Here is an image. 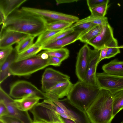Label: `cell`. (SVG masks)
Returning <instances> with one entry per match:
<instances>
[{
    "label": "cell",
    "instance_id": "6da1fadb",
    "mask_svg": "<svg viewBox=\"0 0 123 123\" xmlns=\"http://www.w3.org/2000/svg\"><path fill=\"white\" fill-rule=\"evenodd\" d=\"M48 23L43 17L18 9L7 17L1 31H16L36 37L47 31Z\"/></svg>",
    "mask_w": 123,
    "mask_h": 123
},
{
    "label": "cell",
    "instance_id": "7a4b0ae2",
    "mask_svg": "<svg viewBox=\"0 0 123 123\" xmlns=\"http://www.w3.org/2000/svg\"><path fill=\"white\" fill-rule=\"evenodd\" d=\"M113 95L101 89L97 97L86 111L91 123H111L113 115Z\"/></svg>",
    "mask_w": 123,
    "mask_h": 123
},
{
    "label": "cell",
    "instance_id": "3957f363",
    "mask_svg": "<svg viewBox=\"0 0 123 123\" xmlns=\"http://www.w3.org/2000/svg\"><path fill=\"white\" fill-rule=\"evenodd\" d=\"M42 105L54 112L61 117L76 123H91L86 112L72 104L67 98L52 101L44 100Z\"/></svg>",
    "mask_w": 123,
    "mask_h": 123
},
{
    "label": "cell",
    "instance_id": "277c9868",
    "mask_svg": "<svg viewBox=\"0 0 123 123\" xmlns=\"http://www.w3.org/2000/svg\"><path fill=\"white\" fill-rule=\"evenodd\" d=\"M100 89L79 80L73 84L67 98L73 105L86 112L98 94Z\"/></svg>",
    "mask_w": 123,
    "mask_h": 123
},
{
    "label": "cell",
    "instance_id": "5b68a950",
    "mask_svg": "<svg viewBox=\"0 0 123 123\" xmlns=\"http://www.w3.org/2000/svg\"><path fill=\"white\" fill-rule=\"evenodd\" d=\"M49 66L48 59H43L38 54L27 59L14 62L10 67L9 72L10 75L28 76Z\"/></svg>",
    "mask_w": 123,
    "mask_h": 123
},
{
    "label": "cell",
    "instance_id": "8992f818",
    "mask_svg": "<svg viewBox=\"0 0 123 123\" xmlns=\"http://www.w3.org/2000/svg\"><path fill=\"white\" fill-rule=\"evenodd\" d=\"M9 95L15 99L35 96L41 99H48L45 92L41 91L31 82L24 80L18 81L12 84Z\"/></svg>",
    "mask_w": 123,
    "mask_h": 123
},
{
    "label": "cell",
    "instance_id": "52a82bcc",
    "mask_svg": "<svg viewBox=\"0 0 123 123\" xmlns=\"http://www.w3.org/2000/svg\"><path fill=\"white\" fill-rule=\"evenodd\" d=\"M96 79L98 86L109 91L112 95L123 90V75H111L103 72L96 73Z\"/></svg>",
    "mask_w": 123,
    "mask_h": 123
},
{
    "label": "cell",
    "instance_id": "ba28073f",
    "mask_svg": "<svg viewBox=\"0 0 123 123\" xmlns=\"http://www.w3.org/2000/svg\"><path fill=\"white\" fill-rule=\"evenodd\" d=\"M70 80V77L51 68H48L45 70L41 79V88L46 92L58 83Z\"/></svg>",
    "mask_w": 123,
    "mask_h": 123
},
{
    "label": "cell",
    "instance_id": "9c48e42d",
    "mask_svg": "<svg viewBox=\"0 0 123 123\" xmlns=\"http://www.w3.org/2000/svg\"><path fill=\"white\" fill-rule=\"evenodd\" d=\"M0 99L2 100L6 106L9 115L16 118L23 123H31L33 121L28 111H23L15 105L14 99L0 87Z\"/></svg>",
    "mask_w": 123,
    "mask_h": 123
},
{
    "label": "cell",
    "instance_id": "30bf717a",
    "mask_svg": "<svg viewBox=\"0 0 123 123\" xmlns=\"http://www.w3.org/2000/svg\"><path fill=\"white\" fill-rule=\"evenodd\" d=\"M23 10L56 21H61L75 23L80 19L76 16L49 10L26 7H23Z\"/></svg>",
    "mask_w": 123,
    "mask_h": 123
},
{
    "label": "cell",
    "instance_id": "8fae6325",
    "mask_svg": "<svg viewBox=\"0 0 123 123\" xmlns=\"http://www.w3.org/2000/svg\"><path fill=\"white\" fill-rule=\"evenodd\" d=\"M91 50L88 44L86 43L77 53L75 65V73L80 81L84 82Z\"/></svg>",
    "mask_w": 123,
    "mask_h": 123
},
{
    "label": "cell",
    "instance_id": "7c38bea8",
    "mask_svg": "<svg viewBox=\"0 0 123 123\" xmlns=\"http://www.w3.org/2000/svg\"><path fill=\"white\" fill-rule=\"evenodd\" d=\"M114 38L113 29L109 24L103 26L100 33L86 43L92 46L94 49L101 50L107 47Z\"/></svg>",
    "mask_w": 123,
    "mask_h": 123
},
{
    "label": "cell",
    "instance_id": "4fadbf2b",
    "mask_svg": "<svg viewBox=\"0 0 123 123\" xmlns=\"http://www.w3.org/2000/svg\"><path fill=\"white\" fill-rule=\"evenodd\" d=\"M30 111L33 116V121L51 123L60 121L58 114L38 103Z\"/></svg>",
    "mask_w": 123,
    "mask_h": 123
},
{
    "label": "cell",
    "instance_id": "5bb4252c",
    "mask_svg": "<svg viewBox=\"0 0 123 123\" xmlns=\"http://www.w3.org/2000/svg\"><path fill=\"white\" fill-rule=\"evenodd\" d=\"M100 52V50L92 49L89 64L83 82L88 85L98 86L96 81V75Z\"/></svg>",
    "mask_w": 123,
    "mask_h": 123
},
{
    "label": "cell",
    "instance_id": "9a60e30c",
    "mask_svg": "<svg viewBox=\"0 0 123 123\" xmlns=\"http://www.w3.org/2000/svg\"><path fill=\"white\" fill-rule=\"evenodd\" d=\"M28 35L23 33L12 31H1L0 49H2L18 43Z\"/></svg>",
    "mask_w": 123,
    "mask_h": 123
},
{
    "label": "cell",
    "instance_id": "2e32d148",
    "mask_svg": "<svg viewBox=\"0 0 123 123\" xmlns=\"http://www.w3.org/2000/svg\"><path fill=\"white\" fill-rule=\"evenodd\" d=\"M83 35L82 32L74 31L71 34L58 40L42 46V50H47L63 48L79 40Z\"/></svg>",
    "mask_w": 123,
    "mask_h": 123
},
{
    "label": "cell",
    "instance_id": "e0dca14e",
    "mask_svg": "<svg viewBox=\"0 0 123 123\" xmlns=\"http://www.w3.org/2000/svg\"><path fill=\"white\" fill-rule=\"evenodd\" d=\"M27 0H0V24L3 25L7 17Z\"/></svg>",
    "mask_w": 123,
    "mask_h": 123
},
{
    "label": "cell",
    "instance_id": "ac0fdd59",
    "mask_svg": "<svg viewBox=\"0 0 123 123\" xmlns=\"http://www.w3.org/2000/svg\"><path fill=\"white\" fill-rule=\"evenodd\" d=\"M40 99V98L37 97H27L14 99V104L20 110L23 111H28L39 103Z\"/></svg>",
    "mask_w": 123,
    "mask_h": 123
},
{
    "label": "cell",
    "instance_id": "d6986e66",
    "mask_svg": "<svg viewBox=\"0 0 123 123\" xmlns=\"http://www.w3.org/2000/svg\"><path fill=\"white\" fill-rule=\"evenodd\" d=\"M102 69L104 72L108 74L123 75V61H120L117 59H115L104 64Z\"/></svg>",
    "mask_w": 123,
    "mask_h": 123
},
{
    "label": "cell",
    "instance_id": "ffe728a7",
    "mask_svg": "<svg viewBox=\"0 0 123 123\" xmlns=\"http://www.w3.org/2000/svg\"><path fill=\"white\" fill-rule=\"evenodd\" d=\"M70 80L59 82L51 88L48 91L55 95L59 98L67 96L73 86Z\"/></svg>",
    "mask_w": 123,
    "mask_h": 123
},
{
    "label": "cell",
    "instance_id": "44dd1931",
    "mask_svg": "<svg viewBox=\"0 0 123 123\" xmlns=\"http://www.w3.org/2000/svg\"><path fill=\"white\" fill-rule=\"evenodd\" d=\"M17 55L15 50H13L4 63L0 66V84L10 75L9 72L10 68L12 63L15 61Z\"/></svg>",
    "mask_w": 123,
    "mask_h": 123
},
{
    "label": "cell",
    "instance_id": "7402d4cb",
    "mask_svg": "<svg viewBox=\"0 0 123 123\" xmlns=\"http://www.w3.org/2000/svg\"><path fill=\"white\" fill-rule=\"evenodd\" d=\"M42 50V46L35 43L27 50L19 54H17L15 62H17L32 57L37 55V54Z\"/></svg>",
    "mask_w": 123,
    "mask_h": 123
},
{
    "label": "cell",
    "instance_id": "603a6c76",
    "mask_svg": "<svg viewBox=\"0 0 123 123\" xmlns=\"http://www.w3.org/2000/svg\"><path fill=\"white\" fill-rule=\"evenodd\" d=\"M87 23H91L96 25L103 26H106L109 24L107 17H98L91 15L87 17L79 20L72 26H75L81 24Z\"/></svg>",
    "mask_w": 123,
    "mask_h": 123
},
{
    "label": "cell",
    "instance_id": "cb8c5ba5",
    "mask_svg": "<svg viewBox=\"0 0 123 123\" xmlns=\"http://www.w3.org/2000/svg\"><path fill=\"white\" fill-rule=\"evenodd\" d=\"M35 37L28 35L18 43L15 50L17 54H19L27 50L34 44L33 41Z\"/></svg>",
    "mask_w": 123,
    "mask_h": 123
},
{
    "label": "cell",
    "instance_id": "d4e9b609",
    "mask_svg": "<svg viewBox=\"0 0 123 123\" xmlns=\"http://www.w3.org/2000/svg\"><path fill=\"white\" fill-rule=\"evenodd\" d=\"M113 115L114 117L119 112L123 109V90L113 95Z\"/></svg>",
    "mask_w": 123,
    "mask_h": 123
},
{
    "label": "cell",
    "instance_id": "484cf974",
    "mask_svg": "<svg viewBox=\"0 0 123 123\" xmlns=\"http://www.w3.org/2000/svg\"><path fill=\"white\" fill-rule=\"evenodd\" d=\"M43 52L47 53L49 56L58 58L62 61L67 59L69 55V51L66 48L45 50Z\"/></svg>",
    "mask_w": 123,
    "mask_h": 123
},
{
    "label": "cell",
    "instance_id": "4316f807",
    "mask_svg": "<svg viewBox=\"0 0 123 123\" xmlns=\"http://www.w3.org/2000/svg\"><path fill=\"white\" fill-rule=\"evenodd\" d=\"M73 23L61 21H55L48 23L46 27L47 31L63 30L70 27Z\"/></svg>",
    "mask_w": 123,
    "mask_h": 123
},
{
    "label": "cell",
    "instance_id": "83f0119b",
    "mask_svg": "<svg viewBox=\"0 0 123 123\" xmlns=\"http://www.w3.org/2000/svg\"><path fill=\"white\" fill-rule=\"evenodd\" d=\"M103 26L96 25L79 39L81 42L86 43L90 41L99 35L101 32Z\"/></svg>",
    "mask_w": 123,
    "mask_h": 123
},
{
    "label": "cell",
    "instance_id": "f1b7e54d",
    "mask_svg": "<svg viewBox=\"0 0 123 123\" xmlns=\"http://www.w3.org/2000/svg\"><path fill=\"white\" fill-rule=\"evenodd\" d=\"M109 2V0L95 7L89 8L91 15L100 17H105L109 7V5H108Z\"/></svg>",
    "mask_w": 123,
    "mask_h": 123
},
{
    "label": "cell",
    "instance_id": "f546056e",
    "mask_svg": "<svg viewBox=\"0 0 123 123\" xmlns=\"http://www.w3.org/2000/svg\"><path fill=\"white\" fill-rule=\"evenodd\" d=\"M64 30L56 31L47 30L39 36L35 43L42 46L48 40Z\"/></svg>",
    "mask_w": 123,
    "mask_h": 123
},
{
    "label": "cell",
    "instance_id": "4dcf8cb0",
    "mask_svg": "<svg viewBox=\"0 0 123 123\" xmlns=\"http://www.w3.org/2000/svg\"><path fill=\"white\" fill-rule=\"evenodd\" d=\"M108 50L105 59H109L114 57L120 53V47L118 46V42L114 38L107 46Z\"/></svg>",
    "mask_w": 123,
    "mask_h": 123
},
{
    "label": "cell",
    "instance_id": "1f68e13d",
    "mask_svg": "<svg viewBox=\"0 0 123 123\" xmlns=\"http://www.w3.org/2000/svg\"><path fill=\"white\" fill-rule=\"evenodd\" d=\"M74 31L73 29L71 27L67 28L48 40L42 46L45 45L58 40L69 35Z\"/></svg>",
    "mask_w": 123,
    "mask_h": 123
},
{
    "label": "cell",
    "instance_id": "d6a6232c",
    "mask_svg": "<svg viewBox=\"0 0 123 123\" xmlns=\"http://www.w3.org/2000/svg\"><path fill=\"white\" fill-rule=\"evenodd\" d=\"M96 25L93 24L87 23L81 24L75 26H71L74 31H80L83 32L84 35Z\"/></svg>",
    "mask_w": 123,
    "mask_h": 123
},
{
    "label": "cell",
    "instance_id": "836d02e7",
    "mask_svg": "<svg viewBox=\"0 0 123 123\" xmlns=\"http://www.w3.org/2000/svg\"><path fill=\"white\" fill-rule=\"evenodd\" d=\"M13 50L12 46L0 50V66L5 61Z\"/></svg>",
    "mask_w": 123,
    "mask_h": 123
},
{
    "label": "cell",
    "instance_id": "e575fe53",
    "mask_svg": "<svg viewBox=\"0 0 123 123\" xmlns=\"http://www.w3.org/2000/svg\"><path fill=\"white\" fill-rule=\"evenodd\" d=\"M0 119L5 123H23L18 119L9 115H6L0 117Z\"/></svg>",
    "mask_w": 123,
    "mask_h": 123
},
{
    "label": "cell",
    "instance_id": "d590c367",
    "mask_svg": "<svg viewBox=\"0 0 123 123\" xmlns=\"http://www.w3.org/2000/svg\"><path fill=\"white\" fill-rule=\"evenodd\" d=\"M109 0H87V3L89 8H92L106 2Z\"/></svg>",
    "mask_w": 123,
    "mask_h": 123
},
{
    "label": "cell",
    "instance_id": "8d00e7d4",
    "mask_svg": "<svg viewBox=\"0 0 123 123\" xmlns=\"http://www.w3.org/2000/svg\"><path fill=\"white\" fill-rule=\"evenodd\" d=\"M48 61L49 65H51L55 67L60 66L63 61L60 59L53 56H49Z\"/></svg>",
    "mask_w": 123,
    "mask_h": 123
},
{
    "label": "cell",
    "instance_id": "74e56055",
    "mask_svg": "<svg viewBox=\"0 0 123 123\" xmlns=\"http://www.w3.org/2000/svg\"><path fill=\"white\" fill-rule=\"evenodd\" d=\"M8 115V111L6 106L3 101L0 99V117Z\"/></svg>",
    "mask_w": 123,
    "mask_h": 123
},
{
    "label": "cell",
    "instance_id": "f35d334b",
    "mask_svg": "<svg viewBox=\"0 0 123 123\" xmlns=\"http://www.w3.org/2000/svg\"><path fill=\"white\" fill-rule=\"evenodd\" d=\"M108 47H104L100 50L99 57L98 63H99L103 59H105L108 50Z\"/></svg>",
    "mask_w": 123,
    "mask_h": 123
},
{
    "label": "cell",
    "instance_id": "ab89813d",
    "mask_svg": "<svg viewBox=\"0 0 123 123\" xmlns=\"http://www.w3.org/2000/svg\"><path fill=\"white\" fill-rule=\"evenodd\" d=\"M79 1L77 0H56V2L58 4L64 3H69L76 2Z\"/></svg>",
    "mask_w": 123,
    "mask_h": 123
},
{
    "label": "cell",
    "instance_id": "60d3db41",
    "mask_svg": "<svg viewBox=\"0 0 123 123\" xmlns=\"http://www.w3.org/2000/svg\"><path fill=\"white\" fill-rule=\"evenodd\" d=\"M59 119L60 121L63 123H76L73 121L62 117L59 115Z\"/></svg>",
    "mask_w": 123,
    "mask_h": 123
},
{
    "label": "cell",
    "instance_id": "b9f144b4",
    "mask_svg": "<svg viewBox=\"0 0 123 123\" xmlns=\"http://www.w3.org/2000/svg\"><path fill=\"white\" fill-rule=\"evenodd\" d=\"M40 56L41 58L44 60L48 59L49 57V55L46 53L42 52L38 54Z\"/></svg>",
    "mask_w": 123,
    "mask_h": 123
},
{
    "label": "cell",
    "instance_id": "7bdbcfd3",
    "mask_svg": "<svg viewBox=\"0 0 123 123\" xmlns=\"http://www.w3.org/2000/svg\"><path fill=\"white\" fill-rule=\"evenodd\" d=\"M31 123H45L43 122H39V121H33Z\"/></svg>",
    "mask_w": 123,
    "mask_h": 123
},
{
    "label": "cell",
    "instance_id": "ee69618b",
    "mask_svg": "<svg viewBox=\"0 0 123 123\" xmlns=\"http://www.w3.org/2000/svg\"><path fill=\"white\" fill-rule=\"evenodd\" d=\"M51 123H63V122L60 121H58L54 122H53Z\"/></svg>",
    "mask_w": 123,
    "mask_h": 123
},
{
    "label": "cell",
    "instance_id": "f6af8a7d",
    "mask_svg": "<svg viewBox=\"0 0 123 123\" xmlns=\"http://www.w3.org/2000/svg\"><path fill=\"white\" fill-rule=\"evenodd\" d=\"M0 123H5L3 120L0 119Z\"/></svg>",
    "mask_w": 123,
    "mask_h": 123
},
{
    "label": "cell",
    "instance_id": "bcb514c9",
    "mask_svg": "<svg viewBox=\"0 0 123 123\" xmlns=\"http://www.w3.org/2000/svg\"><path fill=\"white\" fill-rule=\"evenodd\" d=\"M121 123H123V122H122Z\"/></svg>",
    "mask_w": 123,
    "mask_h": 123
}]
</instances>
